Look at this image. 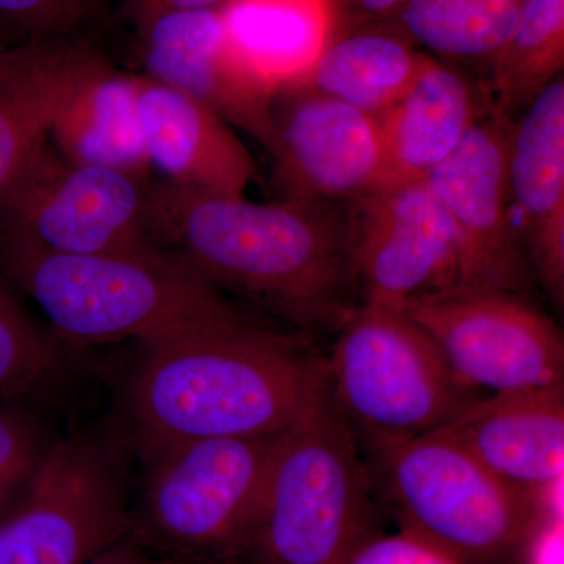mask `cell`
Segmentation results:
<instances>
[{"instance_id":"obj_1","label":"cell","mask_w":564,"mask_h":564,"mask_svg":"<svg viewBox=\"0 0 564 564\" xmlns=\"http://www.w3.org/2000/svg\"><path fill=\"white\" fill-rule=\"evenodd\" d=\"M150 214L155 242L240 307L336 333L362 304L344 203H252L152 181Z\"/></svg>"},{"instance_id":"obj_2","label":"cell","mask_w":564,"mask_h":564,"mask_svg":"<svg viewBox=\"0 0 564 564\" xmlns=\"http://www.w3.org/2000/svg\"><path fill=\"white\" fill-rule=\"evenodd\" d=\"M326 355L263 323L141 350L124 425L140 459L214 437L284 432L328 392Z\"/></svg>"},{"instance_id":"obj_3","label":"cell","mask_w":564,"mask_h":564,"mask_svg":"<svg viewBox=\"0 0 564 564\" xmlns=\"http://www.w3.org/2000/svg\"><path fill=\"white\" fill-rule=\"evenodd\" d=\"M0 278L74 347L133 340L144 350L256 322L162 247L66 256L0 243Z\"/></svg>"},{"instance_id":"obj_4","label":"cell","mask_w":564,"mask_h":564,"mask_svg":"<svg viewBox=\"0 0 564 564\" xmlns=\"http://www.w3.org/2000/svg\"><path fill=\"white\" fill-rule=\"evenodd\" d=\"M361 445L325 393L282 434L248 547L252 564H343L372 534Z\"/></svg>"},{"instance_id":"obj_5","label":"cell","mask_w":564,"mask_h":564,"mask_svg":"<svg viewBox=\"0 0 564 564\" xmlns=\"http://www.w3.org/2000/svg\"><path fill=\"white\" fill-rule=\"evenodd\" d=\"M326 367L333 402L369 454L437 432L486 397L422 326L386 304L362 303L340 325Z\"/></svg>"},{"instance_id":"obj_6","label":"cell","mask_w":564,"mask_h":564,"mask_svg":"<svg viewBox=\"0 0 564 564\" xmlns=\"http://www.w3.org/2000/svg\"><path fill=\"white\" fill-rule=\"evenodd\" d=\"M284 432L192 441L141 459L129 538L184 562L245 558Z\"/></svg>"},{"instance_id":"obj_7","label":"cell","mask_w":564,"mask_h":564,"mask_svg":"<svg viewBox=\"0 0 564 564\" xmlns=\"http://www.w3.org/2000/svg\"><path fill=\"white\" fill-rule=\"evenodd\" d=\"M373 489L400 529L463 564H488L519 551L547 518L533 496L508 485L448 434L437 432L372 452Z\"/></svg>"},{"instance_id":"obj_8","label":"cell","mask_w":564,"mask_h":564,"mask_svg":"<svg viewBox=\"0 0 564 564\" xmlns=\"http://www.w3.org/2000/svg\"><path fill=\"white\" fill-rule=\"evenodd\" d=\"M133 454L124 422L61 437L0 519V564H85L128 540Z\"/></svg>"},{"instance_id":"obj_9","label":"cell","mask_w":564,"mask_h":564,"mask_svg":"<svg viewBox=\"0 0 564 564\" xmlns=\"http://www.w3.org/2000/svg\"><path fill=\"white\" fill-rule=\"evenodd\" d=\"M151 184L70 161L47 141L0 202V243L66 256L161 247Z\"/></svg>"},{"instance_id":"obj_10","label":"cell","mask_w":564,"mask_h":564,"mask_svg":"<svg viewBox=\"0 0 564 564\" xmlns=\"http://www.w3.org/2000/svg\"><path fill=\"white\" fill-rule=\"evenodd\" d=\"M462 380L492 392L564 384L562 329L530 295L456 284L399 304Z\"/></svg>"},{"instance_id":"obj_11","label":"cell","mask_w":564,"mask_h":564,"mask_svg":"<svg viewBox=\"0 0 564 564\" xmlns=\"http://www.w3.org/2000/svg\"><path fill=\"white\" fill-rule=\"evenodd\" d=\"M513 120L491 106L454 154L426 174V187L451 218L458 284L532 293L534 276L516 228L508 152Z\"/></svg>"},{"instance_id":"obj_12","label":"cell","mask_w":564,"mask_h":564,"mask_svg":"<svg viewBox=\"0 0 564 564\" xmlns=\"http://www.w3.org/2000/svg\"><path fill=\"white\" fill-rule=\"evenodd\" d=\"M344 209L362 303L399 306L458 284L454 226L425 182L375 188Z\"/></svg>"},{"instance_id":"obj_13","label":"cell","mask_w":564,"mask_h":564,"mask_svg":"<svg viewBox=\"0 0 564 564\" xmlns=\"http://www.w3.org/2000/svg\"><path fill=\"white\" fill-rule=\"evenodd\" d=\"M270 152L284 199L345 203L380 187L377 117L306 87L276 93Z\"/></svg>"},{"instance_id":"obj_14","label":"cell","mask_w":564,"mask_h":564,"mask_svg":"<svg viewBox=\"0 0 564 564\" xmlns=\"http://www.w3.org/2000/svg\"><path fill=\"white\" fill-rule=\"evenodd\" d=\"M139 29L143 76L202 104L272 152L276 93L237 57L218 10L161 14Z\"/></svg>"},{"instance_id":"obj_15","label":"cell","mask_w":564,"mask_h":564,"mask_svg":"<svg viewBox=\"0 0 564 564\" xmlns=\"http://www.w3.org/2000/svg\"><path fill=\"white\" fill-rule=\"evenodd\" d=\"M508 485L558 513L564 473V384L494 392L441 429Z\"/></svg>"},{"instance_id":"obj_16","label":"cell","mask_w":564,"mask_h":564,"mask_svg":"<svg viewBox=\"0 0 564 564\" xmlns=\"http://www.w3.org/2000/svg\"><path fill=\"white\" fill-rule=\"evenodd\" d=\"M508 187L516 228L534 281L564 300V80L521 113L511 129Z\"/></svg>"},{"instance_id":"obj_17","label":"cell","mask_w":564,"mask_h":564,"mask_svg":"<svg viewBox=\"0 0 564 564\" xmlns=\"http://www.w3.org/2000/svg\"><path fill=\"white\" fill-rule=\"evenodd\" d=\"M139 107L151 176L193 195L245 196L254 161L228 122L143 74Z\"/></svg>"},{"instance_id":"obj_18","label":"cell","mask_w":564,"mask_h":564,"mask_svg":"<svg viewBox=\"0 0 564 564\" xmlns=\"http://www.w3.org/2000/svg\"><path fill=\"white\" fill-rule=\"evenodd\" d=\"M488 107L484 87L426 54L408 91L377 117L384 163L380 187L425 180L454 154Z\"/></svg>"},{"instance_id":"obj_19","label":"cell","mask_w":564,"mask_h":564,"mask_svg":"<svg viewBox=\"0 0 564 564\" xmlns=\"http://www.w3.org/2000/svg\"><path fill=\"white\" fill-rule=\"evenodd\" d=\"M139 91L140 76L95 54L55 111L50 143L70 161L152 180Z\"/></svg>"},{"instance_id":"obj_20","label":"cell","mask_w":564,"mask_h":564,"mask_svg":"<svg viewBox=\"0 0 564 564\" xmlns=\"http://www.w3.org/2000/svg\"><path fill=\"white\" fill-rule=\"evenodd\" d=\"M95 52L31 39L0 54V202L50 141L62 99Z\"/></svg>"},{"instance_id":"obj_21","label":"cell","mask_w":564,"mask_h":564,"mask_svg":"<svg viewBox=\"0 0 564 564\" xmlns=\"http://www.w3.org/2000/svg\"><path fill=\"white\" fill-rule=\"evenodd\" d=\"M218 13L237 57L274 93L306 79L339 24L336 0H226Z\"/></svg>"},{"instance_id":"obj_22","label":"cell","mask_w":564,"mask_h":564,"mask_svg":"<svg viewBox=\"0 0 564 564\" xmlns=\"http://www.w3.org/2000/svg\"><path fill=\"white\" fill-rule=\"evenodd\" d=\"M425 55L399 28L345 29L339 22L314 68L296 87L378 117L408 91Z\"/></svg>"},{"instance_id":"obj_23","label":"cell","mask_w":564,"mask_h":564,"mask_svg":"<svg viewBox=\"0 0 564 564\" xmlns=\"http://www.w3.org/2000/svg\"><path fill=\"white\" fill-rule=\"evenodd\" d=\"M564 66V0H525L513 31L488 63L486 99L513 120Z\"/></svg>"},{"instance_id":"obj_24","label":"cell","mask_w":564,"mask_h":564,"mask_svg":"<svg viewBox=\"0 0 564 564\" xmlns=\"http://www.w3.org/2000/svg\"><path fill=\"white\" fill-rule=\"evenodd\" d=\"M524 2L410 0L393 20L425 54L488 65L513 31Z\"/></svg>"},{"instance_id":"obj_25","label":"cell","mask_w":564,"mask_h":564,"mask_svg":"<svg viewBox=\"0 0 564 564\" xmlns=\"http://www.w3.org/2000/svg\"><path fill=\"white\" fill-rule=\"evenodd\" d=\"M0 278V402H33L68 369L65 344L40 325Z\"/></svg>"},{"instance_id":"obj_26","label":"cell","mask_w":564,"mask_h":564,"mask_svg":"<svg viewBox=\"0 0 564 564\" xmlns=\"http://www.w3.org/2000/svg\"><path fill=\"white\" fill-rule=\"evenodd\" d=\"M58 440L31 402H0V519L29 491Z\"/></svg>"},{"instance_id":"obj_27","label":"cell","mask_w":564,"mask_h":564,"mask_svg":"<svg viewBox=\"0 0 564 564\" xmlns=\"http://www.w3.org/2000/svg\"><path fill=\"white\" fill-rule=\"evenodd\" d=\"M95 0H0V20L22 39H57L91 11Z\"/></svg>"},{"instance_id":"obj_28","label":"cell","mask_w":564,"mask_h":564,"mask_svg":"<svg viewBox=\"0 0 564 564\" xmlns=\"http://www.w3.org/2000/svg\"><path fill=\"white\" fill-rule=\"evenodd\" d=\"M343 564H463L417 534H369Z\"/></svg>"},{"instance_id":"obj_29","label":"cell","mask_w":564,"mask_h":564,"mask_svg":"<svg viewBox=\"0 0 564 564\" xmlns=\"http://www.w3.org/2000/svg\"><path fill=\"white\" fill-rule=\"evenodd\" d=\"M527 564H563V518H544L521 545Z\"/></svg>"},{"instance_id":"obj_30","label":"cell","mask_w":564,"mask_h":564,"mask_svg":"<svg viewBox=\"0 0 564 564\" xmlns=\"http://www.w3.org/2000/svg\"><path fill=\"white\" fill-rule=\"evenodd\" d=\"M226 0H129V9L137 24L176 11L218 10Z\"/></svg>"},{"instance_id":"obj_31","label":"cell","mask_w":564,"mask_h":564,"mask_svg":"<svg viewBox=\"0 0 564 564\" xmlns=\"http://www.w3.org/2000/svg\"><path fill=\"white\" fill-rule=\"evenodd\" d=\"M410 0H336L339 17L355 21L393 20Z\"/></svg>"},{"instance_id":"obj_32","label":"cell","mask_w":564,"mask_h":564,"mask_svg":"<svg viewBox=\"0 0 564 564\" xmlns=\"http://www.w3.org/2000/svg\"><path fill=\"white\" fill-rule=\"evenodd\" d=\"M85 564H212V563H195L184 562V560L170 558H155L143 554L140 549L132 547L129 544L118 543L106 549L101 554L96 555L90 562Z\"/></svg>"},{"instance_id":"obj_33","label":"cell","mask_w":564,"mask_h":564,"mask_svg":"<svg viewBox=\"0 0 564 564\" xmlns=\"http://www.w3.org/2000/svg\"><path fill=\"white\" fill-rule=\"evenodd\" d=\"M21 41H24V39H22L20 33L14 31L6 21L0 20V54L14 46V44L21 43Z\"/></svg>"},{"instance_id":"obj_34","label":"cell","mask_w":564,"mask_h":564,"mask_svg":"<svg viewBox=\"0 0 564 564\" xmlns=\"http://www.w3.org/2000/svg\"><path fill=\"white\" fill-rule=\"evenodd\" d=\"M225 564H252V563H225Z\"/></svg>"}]
</instances>
